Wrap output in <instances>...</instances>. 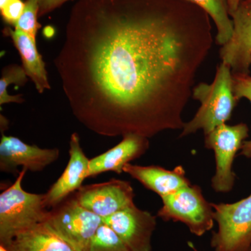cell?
Wrapping results in <instances>:
<instances>
[{"label":"cell","mask_w":251,"mask_h":251,"mask_svg":"<svg viewBox=\"0 0 251 251\" xmlns=\"http://www.w3.org/2000/svg\"><path fill=\"white\" fill-rule=\"evenodd\" d=\"M201 8L210 16L217 28L216 44L223 46L228 42L233 33V22L229 18L227 0H184Z\"/></svg>","instance_id":"e0dca14e"},{"label":"cell","mask_w":251,"mask_h":251,"mask_svg":"<svg viewBox=\"0 0 251 251\" xmlns=\"http://www.w3.org/2000/svg\"><path fill=\"white\" fill-rule=\"evenodd\" d=\"M87 251H130L120 237L103 222L92 238Z\"/></svg>","instance_id":"d6986e66"},{"label":"cell","mask_w":251,"mask_h":251,"mask_svg":"<svg viewBox=\"0 0 251 251\" xmlns=\"http://www.w3.org/2000/svg\"><path fill=\"white\" fill-rule=\"evenodd\" d=\"M161 198L163 206L158 210V216L163 221L183 223L198 237L212 229L214 210L200 186L190 184Z\"/></svg>","instance_id":"5b68a950"},{"label":"cell","mask_w":251,"mask_h":251,"mask_svg":"<svg viewBox=\"0 0 251 251\" xmlns=\"http://www.w3.org/2000/svg\"><path fill=\"white\" fill-rule=\"evenodd\" d=\"M69 0H39V16L49 14Z\"/></svg>","instance_id":"603a6c76"},{"label":"cell","mask_w":251,"mask_h":251,"mask_svg":"<svg viewBox=\"0 0 251 251\" xmlns=\"http://www.w3.org/2000/svg\"><path fill=\"white\" fill-rule=\"evenodd\" d=\"M245 1H251V0H245Z\"/></svg>","instance_id":"4316f807"},{"label":"cell","mask_w":251,"mask_h":251,"mask_svg":"<svg viewBox=\"0 0 251 251\" xmlns=\"http://www.w3.org/2000/svg\"><path fill=\"white\" fill-rule=\"evenodd\" d=\"M59 156L58 149H41L23 143L19 138L2 134L0 142V170L19 175L18 166L31 172L42 171Z\"/></svg>","instance_id":"8fae6325"},{"label":"cell","mask_w":251,"mask_h":251,"mask_svg":"<svg viewBox=\"0 0 251 251\" xmlns=\"http://www.w3.org/2000/svg\"><path fill=\"white\" fill-rule=\"evenodd\" d=\"M248 136L249 127L244 123L234 126L224 124L204 135V146L215 154L216 173L211 186L216 192L228 193L233 188L234 158Z\"/></svg>","instance_id":"52a82bcc"},{"label":"cell","mask_w":251,"mask_h":251,"mask_svg":"<svg viewBox=\"0 0 251 251\" xmlns=\"http://www.w3.org/2000/svg\"><path fill=\"white\" fill-rule=\"evenodd\" d=\"M123 171L161 198L191 184L186 178L182 166H176L173 171H168L159 166H141L127 163Z\"/></svg>","instance_id":"5bb4252c"},{"label":"cell","mask_w":251,"mask_h":251,"mask_svg":"<svg viewBox=\"0 0 251 251\" xmlns=\"http://www.w3.org/2000/svg\"><path fill=\"white\" fill-rule=\"evenodd\" d=\"M149 148L150 141L146 137L136 134L124 135L123 139L116 146L90 160L87 178L108 171L121 175L127 163L139 158Z\"/></svg>","instance_id":"4fadbf2b"},{"label":"cell","mask_w":251,"mask_h":251,"mask_svg":"<svg viewBox=\"0 0 251 251\" xmlns=\"http://www.w3.org/2000/svg\"><path fill=\"white\" fill-rule=\"evenodd\" d=\"M233 33L221 46V62L228 64L232 74H250L251 67V1L242 0L232 15Z\"/></svg>","instance_id":"30bf717a"},{"label":"cell","mask_w":251,"mask_h":251,"mask_svg":"<svg viewBox=\"0 0 251 251\" xmlns=\"http://www.w3.org/2000/svg\"><path fill=\"white\" fill-rule=\"evenodd\" d=\"M69 144V163L60 177L44 194V205L46 208L54 207L72 193L78 191L84 180L87 178L90 160L81 148L77 133H73Z\"/></svg>","instance_id":"7c38bea8"},{"label":"cell","mask_w":251,"mask_h":251,"mask_svg":"<svg viewBox=\"0 0 251 251\" xmlns=\"http://www.w3.org/2000/svg\"><path fill=\"white\" fill-rule=\"evenodd\" d=\"M46 224L75 251H87L103 219L69 196L49 211Z\"/></svg>","instance_id":"277c9868"},{"label":"cell","mask_w":251,"mask_h":251,"mask_svg":"<svg viewBox=\"0 0 251 251\" xmlns=\"http://www.w3.org/2000/svg\"><path fill=\"white\" fill-rule=\"evenodd\" d=\"M192 98L201 102V108L191 121L185 123L181 138L199 130L207 134L228 121L238 102L234 93L232 70L228 64L221 62L211 84L201 82L194 86Z\"/></svg>","instance_id":"7a4b0ae2"},{"label":"cell","mask_w":251,"mask_h":251,"mask_svg":"<svg viewBox=\"0 0 251 251\" xmlns=\"http://www.w3.org/2000/svg\"><path fill=\"white\" fill-rule=\"evenodd\" d=\"M0 251H10L7 248L4 247V246L0 245Z\"/></svg>","instance_id":"484cf974"},{"label":"cell","mask_w":251,"mask_h":251,"mask_svg":"<svg viewBox=\"0 0 251 251\" xmlns=\"http://www.w3.org/2000/svg\"><path fill=\"white\" fill-rule=\"evenodd\" d=\"M27 171L23 168L14 184L0 195V245L4 247L20 232L46 222L49 216L44 194L23 189L22 181Z\"/></svg>","instance_id":"3957f363"},{"label":"cell","mask_w":251,"mask_h":251,"mask_svg":"<svg viewBox=\"0 0 251 251\" xmlns=\"http://www.w3.org/2000/svg\"><path fill=\"white\" fill-rule=\"evenodd\" d=\"M5 247L10 251H75L45 222L20 232Z\"/></svg>","instance_id":"2e32d148"},{"label":"cell","mask_w":251,"mask_h":251,"mask_svg":"<svg viewBox=\"0 0 251 251\" xmlns=\"http://www.w3.org/2000/svg\"><path fill=\"white\" fill-rule=\"evenodd\" d=\"M9 1V0H0V9H2Z\"/></svg>","instance_id":"d4e9b609"},{"label":"cell","mask_w":251,"mask_h":251,"mask_svg":"<svg viewBox=\"0 0 251 251\" xmlns=\"http://www.w3.org/2000/svg\"><path fill=\"white\" fill-rule=\"evenodd\" d=\"M242 0H227L228 4L229 13L230 16L235 12Z\"/></svg>","instance_id":"cb8c5ba5"},{"label":"cell","mask_w":251,"mask_h":251,"mask_svg":"<svg viewBox=\"0 0 251 251\" xmlns=\"http://www.w3.org/2000/svg\"><path fill=\"white\" fill-rule=\"evenodd\" d=\"M25 7V3L22 0H9L7 4L0 9L3 20L8 24L15 26L22 16Z\"/></svg>","instance_id":"7402d4cb"},{"label":"cell","mask_w":251,"mask_h":251,"mask_svg":"<svg viewBox=\"0 0 251 251\" xmlns=\"http://www.w3.org/2000/svg\"><path fill=\"white\" fill-rule=\"evenodd\" d=\"M39 13V0H27L22 16L15 25V29L27 33L36 40L37 30L40 27L37 21Z\"/></svg>","instance_id":"ffe728a7"},{"label":"cell","mask_w":251,"mask_h":251,"mask_svg":"<svg viewBox=\"0 0 251 251\" xmlns=\"http://www.w3.org/2000/svg\"><path fill=\"white\" fill-rule=\"evenodd\" d=\"M74 196L81 205L102 219L134 204L133 188L124 180L112 179L106 182L82 186Z\"/></svg>","instance_id":"ba28073f"},{"label":"cell","mask_w":251,"mask_h":251,"mask_svg":"<svg viewBox=\"0 0 251 251\" xmlns=\"http://www.w3.org/2000/svg\"><path fill=\"white\" fill-rule=\"evenodd\" d=\"M211 205L219 226L211 240L214 251H251V194L232 204Z\"/></svg>","instance_id":"8992f818"},{"label":"cell","mask_w":251,"mask_h":251,"mask_svg":"<svg viewBox=\"0 0 251 251\" xmlns=\"http://www.w3.org/2000/svg\"><path fill=\"white\" fill-rule=\"evenodd\" d=\"M182 1L78 0L73 6L54 65L74 116L88 129L148 138L182 129L213 44L207 14Z\"/></svg>","instance_id":"6da1fadb"},{"label":"cell","mask_w":251,"mask_h":251,"mask_svg":"<svg viewBox=\"0 0 251 251\" xmlns=\"http://www.w3.org/2000/svg\"><path fill=\"white\" fill-rule=\"evenodd\" d=\"M234 96L238 101L243 98L251 103V75L250 74H232ZM240 155L251 158V140H245L241 148Z\"/></svg>","instance_id":"44dd1931"},{"label":"cell","mask_w":251,"mask_h":251,"mask_svg":"<svg viewBox=\"0 0 251 251\" xmlns=\"http://www.w3.org/2000/svg\"><path fill=\"white\" fill-rule=\"evenodd\" d=\"M120 237L130 251H151V239L156 228L152 214L138 209L134 204L103 219Z\"/></svg>","instance_id":"9c48e42d"},{"label":"cell","mask_w":251,"mask_h":251,"mask_svg":"<svg viewBox=\"0 0 251 251\" xmlns=\"http://www.w3.org/2000/svg\"><path fill=\"white\" fill-rule=\"evenodd\" d=\"M27 75L23 67L11 65L5 67L0 78V105L8 103H21L24 101L21 95L11 96L7 88L11 84L23 85L27 82Z\"/></svg>","instance_id":"ac0fdd59"},{"label":"cell","mask_w":251,"mask_h":251,"mask_svg":"<svg viewBox=\"0 0 251 251\" xmlns=\"http://www.w3.org/2000/svg\"><path fill=\"white\" fill-rule=\"evenodd\" d=\"M4 33L12 39L15 47L22 59L23 67L28 77L34 82L40 94L50 88L45 64L36 48V40L27 33L20 29L7 27Z\"/></svg>","instance_id":"9a60e30c"}]
</instances>
